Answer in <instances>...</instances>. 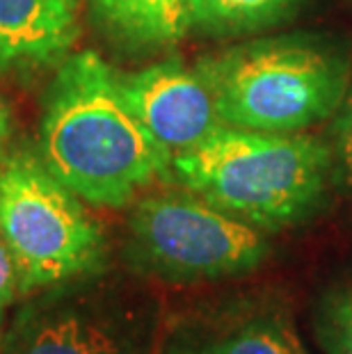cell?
I'll list each match as a JSON object with an SVG mask.
<instances>
[{
  "mask_svg": "<svg viewBox=\"0 0 352 354\" xmlns=\"http://www.w3.org/2000/svg\"><path fill=\"white\" fill-rule=\"evenodd\" d=\"M41 160L76 197L101 208H124L154 180L172 178V156L131 110L122 76L92 50L57 66Z\"/></svg>",
  "mask_w": 352,
  "mask_h": 354,
  "instance_id": "cell-1",
  "label": "cell"
},
{
  "mask_svg": "<svg viewBox=\"0 0 352 354\" xmlns=\"http://www.w3.org/2000/svg\"><path fill=\"white\" fill-rule=\"evenodd\" d=\"M332 174V151L306 133L222 126L172 158V178L263 233L316 215Z\"/></svg>",
  "mask_w": 352,
  "mask_h": 354,
  "instance_id": "cell-2",
  "label": "cell"
},
{
  "mask_svg": "<svg viewBox=\"0 0 352 354\" xmlns=\"http://www.w3.org/2000/svg\"><path fill=\"white\" fill-rule=\"evenodd\" d=\"M224 126L302 133L339 112L350 89L348 57L311 39H257L201 57Z\"/></svg>",
  "mask_w": 352,
  "mask_h": 354,
  "instance_id": "cell-3",
  "label": "cell"
},
{
  "mask_svg": "<svg viewBox=\"0 0 352 354\" xmlns=\"http://www.w3.org/2000/svg\"><path fill=\"white\" fill-rule=\"evenodd\" d=\"M0 233L21 270L24 295L92 277L106 259L101 227L41 158L0 160Z\"/></svg>",
  "mask_w": 352,
  "mask_h": 354,
  "instance_id": "cell-4",
  "label": "cell"
},
{
  "mask_svg": "<svg viewBox=\"0 0 352 354\" xmlns=\"http://www.w3.org/2000/svg\"><path fill=\"white\" fill-rule=\"evenodd\" d=\"M268 256L263 231L185 187L145 194L129 220V259L172 283L243 277Z\"/></svg>",
  "mask_w": 352,
  "mask_h": 354,
  "instance_id": "cell-5",
  "label": "cell"
},
{
  "mask_svg": "<svg viewBox=\"0 0 352 354\" xmlns=\"http://www.w3.org/2000/svg\"><path fill=\"white\" fill-rule=\"evenodd\" d=\"M122 92L172 158L199 147L224 126L208 82L197 66L190 69L181 59H160L122 76Z\"/></svg>",
  "mask_w": 352,
  "mask_h": 354,
  "instance_id": "cell-6",
  "label": "cell"
},
{
  "mask_svg": "<svg viewBox=\"0 0 352 354\" xmlns=\"http://www.w3.org/2000/svg\"><path fill=\"white\" fill-rule=\"evenodd\" d=\"M142 331L115 313L66 297L21 308L0 341V354H147Z\"/></svg>",
  "mask_w": 352,
  "mask_h": 354,
  "instance_id": "cell-7",
  "label": "cell"
},
{
  "mask_svg": "<svg viewBox=\"0 0 352 354\" xmlns=\"http://www.w3.org/2000/svg\"><path fill=\"white\" fill-rule=\"evenodd\" d=\"M158 354H309V348L281 299L241 297L176 322Z\"/></svg>",
  "mask_w": 352,
  "mask_h": 354,
  "instance_id": "cell-8",
  "label": "cell"
},
{
  "mask_svg": "<svg viewBox=\"0 0 352 354\" xmlns=\"http://www.w3.org/2000/svg\"><path fill=\"white\" fill-rule=\"evenodd\" d=\"M78 37V10L66 0H0V69L62 64Z\"/></svg>",
  "mask_w": 352,
  "mask_h": 354,
  "instance_id": "cell-9",
  "label": "cell"
},
{
  "mask_svg": "<svg viewBox=\"0 0 352 354\" xmlns=\"http://www.w3.org/2000/svg\"><path fill=\"white\" fill-rule=\"evenodd\" d=\"M103 28L138 48L174 46L192 30L190 0H92Z\"/></svg>",
  "mask_w": 352,
  "mask_h": 354,
  "instance_id": "cell-10",
  "label": "cell"
},
{
  "mask_svg": "<svg viewBox=\"0 0 352 354\" xmlns=\"http://www.w3.org/2000/svg\"><path fill=\"white\" fill-rule=\"evenodd\" d=\"M299 0H190L192 28L215 37H238L270 28Z\"/></svg>",
  "mask_w": 352,
  "mask_h": 354,
  "instance_id": "cell-11",
  "label": "cell"
},
{
  "mask_svg": "<svg viewBox=\"0 0 352 354\" xmlns=\"http://www.w3.org/2000/svg\"><path fill=\"white\" fill-rule=\"evenodd\" d=\"M313 331L323 354H352V283L336 286L320 299Z\"/></svg>",
  "mask_w": 352,
  "mask_h": 354,
  "instance_id": "cell-12",
  "label": "cell"
},
{
  "mask_svg": "<svg viewBox=\"0 0 352 354\" xmlns=\"http://www.w3.org/2000/svg\"><path fill=\"white\" fill-rule=\"evenodd\" d=\"M21 295H24V283H21L19 263L14 259L3 233H0V308L14 304Z\"/></svg>",
  "mask_w": 352,
  "mask_h": 354,
  "instance_id": "cell-13",
  "label": "cell"
},
{
  "mask_svg": "<svg viewBox=\"0 0 352 354\" xmlns=\"http://www.w3.org/2000/svg\"><path fill=\"white\" fill-rule=\"evenodd\" d=\"M336 153H339L343 174L352 185V94L339 108V119H336Z\"/></svg>",
  "mask_w": 352,
  "mask_h": 354,
  "instance_id": "cell-14",
  "label": "cell"
},
{
  "mask_svg": "<svg viewBox=\"0 0 352 354\" xmlns=\"http://www.w3.org/2000/svg\"><path fill=\"white\" fill-rule=\"evenodd\" d=\"M10 135H12V117L7 105L0 101V160L5 158V147L10 142Z\"/></svg>",
  "mask_w": 352,
  "mask_h": 354,
  "instance_id": "cell-15",
  "label": "cell"
},
{
  "mask_svg": "<svg viewBox=\"0 0 352 354\" xmlns=\"http://www.w3.org/2000/svg\"><path fill=\"white\" fill-rule=\"evenodd\" d=\"M5 334V308H0V341H3Z\"/></svg>",
  "mask_w": 352,
  "mask_h": 354,
  "instance_id": "cell-16",
  "label": "cell"
},
{
  "mask_svg": "<svg viewBox=\"0 0 352 354\" xmlns=\"http://www.w3.org/2000/svg\"><path fill=\"white\" fill-rule=\"evenodd\" d=\"M66 3H69V5H73V7H76V10H78V7H80V0H66Z\"/></svg>",
  "mask_w": 352,
  "mask_h": 354,
  "instance_id": "cell-17",
  "label": "cell"
}]
</instances>
